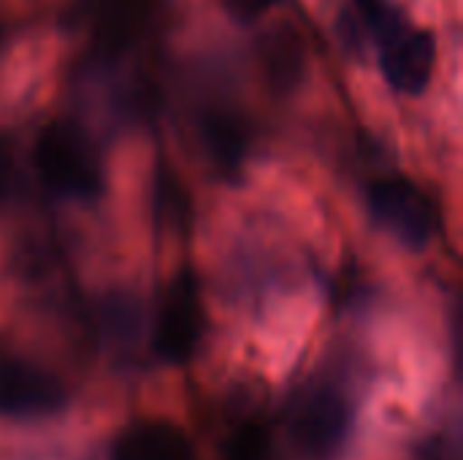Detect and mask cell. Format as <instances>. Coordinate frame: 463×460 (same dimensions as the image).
<instances>
[{"instance_id":"obj_15","label":"cell","mask_w":463,"mask_h":460,"mask_svg":"<svg viewBox=\"0 0 463 460\" xmlns=\"http://www.w3.org/2000/svg\"><path fill=\"white\" fill-rule=\"evenodd\" d=\"M5 33H8V30H5V24H3V22H0V43H3V41H5Z\"/></svg>"},{"instance_id":"obj_12","label":"cell","mask_w":463,"mask_h":460,"mask_svg":"<svg viewBox=\"0 0 463 460\" xmlns=\"http://www.w3.org/2000/svg\"><path fill=\"white\" fill-rule=\"evenodd\" d=\"M271 458V437L258 423H241L233 428L225 442L220 460H269Z\"/></svg>"},{"instance_id":"obj_8","label":"cell","mask_w":463,"mask_h":460,"mask_svg":"<svg viewBox=\"0 0 463 460\" xmlns=\"http://www.w3.org/2000/svg\"><path fill=\"white\" fill-rule=\"evenodd\" d=\"M201 149L222 179L241 176L250 157V127L231 106H206L195 119Z\"/></svg>"},{"instance_id":"obj_2","label":"cell","mask_w":463,"mask_h":460,"mask_svg":"<svg viewBox=\"0 0 463 460\" xmlns=\"http://www.w3.org/2000/svg\"><path fill=\"white\" fill-rule=\"evenodd\" d=\"M353 437V407L331 385L309 390L290 415V439L304 460H339Z\"/></svg>"},{"instance_id":"obj_3","label":"cell","mask_w":463,"mask_h":460,"mask_svg":"<svg viewBox=\"0 0 463 460\" xmlns=\"http://www.w3.org/2000/svg\"><path fill=\"white\" fill-rule=\"evenodd\" d=\"M203 336V298L201 285L190 268L176 271L165 287L155 320L152 347L155 352L174 366L187 363Z\"/></svg>"},{"instance_id":"obj_11","label":"cell","mask_w":463,"mask_h":460,"mask_svg":"<svg viewBox=\"0 0 463 460\" xmlns=\"http://www.w3.org/2000/svg\"><path fill=\"white\" fill-rule=\"evenodd\" d=\"M155 220L157 228L171 236H184L193 225V203L187 187L163 160L155 168Z\"/></svg>"},{"instance_id":"obj_13","label":"cell","mask_w":463,"mask_h":460,"mask_svg":"<svg viewBox=\"0 0 463 460\" xmlns=\"http://www.w3.org/2000/svg\"><path fill=\"white\" fill-rule=\"evenodd\" d=\"M350 11L364 24L369 41H374L377 35H383L388 27L407 16L399 0H350Z\"/></svg>"},{"instance_id":"obj_7","label":"cell","mask_w":463,"mask_h":460,"mask_svg":"<svg viewBox=\"0 0 463 460\" xmlns=\"http://www.w3.org/2000/svg\"><path fill=\"white\" fill-rule=\"evenodd\" d=\"M81 22L90 27L95 54H128L149 22V0H76Z\"/></svg>"},{"instance_id":"obj_14","label":"cell","mask_w":463,"mask_h":460,"mask_svg":"<svg viewBox=\"0 0 463 460\" xmlns=\"http://www.w3.org/2000/svg\"><path fill=\"white\" fill-rule=\"evenodd\" d=\"M220 3H222L225 14H228L233 22H239V24H252V22H258L263 14H269L271 8L282 5L285 0H220Z\"/></svg>"},{"instance_id":"obj_9","label":"cell","mask_w":463,"mask_h":460,"mask_svg":"<svg viewBox=\"0 0 463 460\" xmlns=\"http://www.w3.org/2000/svg\"><path fill=\"white\" fill-rule=\"evenodd\" d=\"M258 62L266 84L277 95H290L307 79L309 57L304 35L290 22L269 27L258 41Z\"/></svg>"},{"instance_id":"obj_10","label":"cell","mask_w":463,"mask_h":460,"mask_svg":"<svg viewBox=\"0 0 463 460\" xmlns=\"http://www.w3.org/2000/svg\"><path fill=\"white\" fill-rule=\"evenodd\" d=\"M109 460H198V453L176 423L136 420L114 439Z\"/></svg>"},{"instance_id":"obj_1","label":"cell","mask_w":463,"mask_h":460,"mask_svg":"<svg viewBox=\"0 0 463 460\" xmlns=\"http://www.w3.org/2000/svg\"><path fill=\"white\" fill-rule=\"evenodd\" d=\"M41 182L71 201H95L103 192V163L92 133L71 119L49 122L33 146Z\"/></svg>"},{"instance_id":"obj_6","label":"cell","mask_w":463,"mask_h":460,"mask_svg":"<svg viewBox=\"0 0 463 460\" xmlns=\"http://www.w3.org/2000/svg\"><path fill=\"white\" fill-rule=\"evenodd\" d=\"M65 404L68 390L52 371L16 358L0 361V418L41 420L57 415Z\"/></svg>"},{"instance_id":"obj_5","label":"cell","mask_w":463,"mask_h":460,"mask_svg":"<svg viewBox=\"0 0 463 460\" xmlns=\"http://www.w3.org/2000/svg\"><path fill=\"white\" fill-rule=\"evenodd\" d=\"M380 68L388 84L402 95H423L437 68V38L431 30L412 24L410 16L399 19L374 38Z\"/></svg>"},{"instance_id":"obj_4","label":"cell","mask_w":463,"mask_h":460,"mask_svg":"<svg viewBox=\"0 0 463 460\" xmlns=\"http://www.w3.org/2000/svg\"><path fill=\"white\" fill-rule=\"evenodd\" d=\"M369 211L374 222L410 249H423L437 233L434 201L410 179L391 176L369 187Z\"/></svg>"}]
</instances>
